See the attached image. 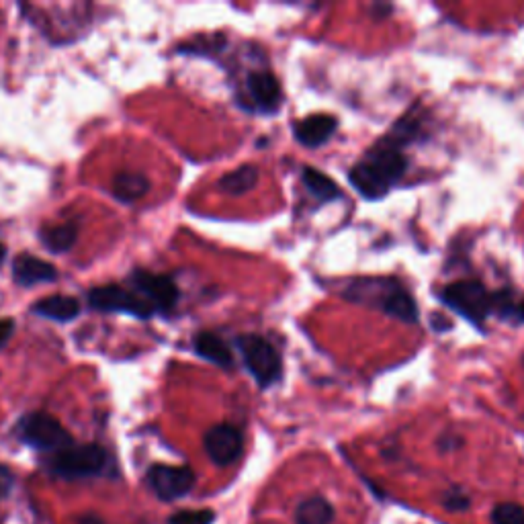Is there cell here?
<instances>
[{
	"label": "cell",
	"mask_w": 524,
	"mask_h": 524,
	"mask_svg": "<svg viewBox=\"0 0 524 524\" xmlns=\"http://www.w3.org/2000/svg\"><path fill=\"white\" fill-rule=\"evenodd\" d=\"M406 170L408 158L404 148L383 138L351 168L348 181L365 199H381L402 181Z\"/></svg>",
	"instance_id": "cell-1"
},
{
	"label": "cell",
	"mask_w": 524,
	"mask_h": 524,
	"mask_svg": "<svg viewBox=\"0 0 524 524\" xmlns=\"http://www.w3.org/2000/svg\"><path fill=\"white\" fill-rule=\"evenodd\" d=\"M344 297L355 303L379 308L383 314L400 322H418V305L398 279H357L348 285V289H344Z\"/></svg>",
	"instance_id": "cell-2"
},
{
	"label": "cell",
	"mask_w": 524,
	"mask_h": 524,
	"mask_svg": "<svg viewBox=\"0 0 524 524\" xmlns=\"http://www.w3.org/2000/svg\"><path fill=\"white\" fill-rule=\"evenodd\" d=\"M113 459L101 445H70L60 453L50 455L46 469L50 475L66 482H80V479L101 477L111 471Z\"/></svg>",
	"instance_id": "cell-3"
},
{
	"label": "cell",
	"mask_w": 524,
	"mask_h": 524,
	"mask_svg": "<svg viewBox=\"0 0 524 524\" xmlns=\"http://www.w3.org/2000/svg\"><path fill=\"white\" fill-rule=\"evenodd\" d=\"M236 346L248 373L260 387H271L281 379L283 359L271 340L258 334H240Z\"/></svg>",
	"instance_id": "cell-4"
},
{
	"label": "cell",
	"mask_w": 524,
	"mask_h": 524,
	"mask_svg": "<svg viewBox=\"0 0 524 524\" xmlns=\"http://www.w3.org/2000/svg\"><path fill=\"white\" fill-rule=\"evenodd\" d=\"M441 301L469 320L473 326L482 328L484 322L492 316V293L486 289L482 281L475 279H461L455 281L441 291Z\"/></svg>",
	"instance_id": "cell-5"
},
{
	"label": "cell",
	"mask_w": 524,
	"mask_h": 524,
	"mask_svg": "<svg viewBox=\"0 0 524 524\" xmlns=\"http://www.w3.org/2000/svg\"><path fill=\"white\" fill-rule=\"evenodd\" d=\"M19 441L33 447L41 453H60L66 447L74 445L70 432L50 414L46 412H31L25 414L15 428Z\"/></svg>",
	"instance_id": "cell-6"
},
{
	"label": "cell",
	"mask_w": 524,
	"mask_h": 524,
	"mask_svg": "<svg viewBox=\"0 0 524 524\" xmlns=\"http://www.w3.org/2000/svg\"><path fill=\"white\" fill-rule=\"evenodd\" d=\"M89 305L93 310L103 314H127L138 320H150L152 316H156L154 308L146 299H142L127 285H117V283L93 287L89 291Z\"/></svg>",
	"instance_id": "cell-7"
},
{
	"label": "cell",
	"mask_w": 524,
	"mask_h": 524,
	"mask_svg": "<svg viewBox=\"0 0 524 524\" xmlns=\"http://www.w3.org/2000/svg\"><path fill=\"white\" fill-rule=\"evenodd\" d=\"M127 287L134 289L142 299H146L156 314H166L177 308L181 291L170 277L156 275L146 269L131 271L127 277Z\"/></svg>",
	"instance_id": "cell-8"
},
{
	"label": "cell",
	"mask_w": 524,
	"mask_h": 524,
	"mask_svg": "<svg viewBox=\"0 0 524 524\" xmlns=\"http://www.w3.org/2000/svg\"><path fill=\"white\" fill-rule=\"evenodd\" d=\"M195 471L187 465H154L148 471V486L162 502L185 498L195 488Z\"/></svg>",
	"instance_id": "cell-9"
},
{
	"label": "cell",
	"mask_w": 524,
	"mask_h": 524,
	"mask_svg": "<svg viewBox=\"0 0 524 524\" xmlns=\"http://www.w3.org/2000/svg\"><path fill=\"white\" fill-rule=\"evenodd\" d=\"M244 95L248 99V109L273 115L283 103V91L277 76L269 70H254L246 74Z\"/></svg>",
	"instance_id": "cell-10"
},
{
	"label": "cell",
	"mask_w": 524,
	"mask_h": 524,
	"mask_svg": "<svg viewBox=\"0 0 524 524\" xmlns=\"http://www.w3.org/2000/svg\"><path fill=\"white\" fill-rule=\"evenodd\" d=\"M203 447L217 467H228L242 457L244 434L232 424H215L205 432Z\"/></svg>",
	"instance_id": "cell-11"
},
{
	"label": "cell",
	"mask_w": 524,
	"mask_h": 524,
	"mask_svg": "<svg viewBox=\"0 0 524 524\" xmlns=\"http://www.w3.org/2000/svg\"><path fill=\"white\" fill-rule=\"evenodd\" d=\"M338 119L328 113H312L293 125L295 140L305 148H320L336 134Z\"/></svg>",
	"instance_id": "cell-12"
},
{
	"label": "cell",
	"mask_w": 524,
	"mask_h": 524,
	"mask_svg": "<svg viewBox=\"0 0 524 524\" xmlns=\"http://www.w3.org/2000/svg\"><path fill=\"white\" fill-rule=\"evenodd\" d=\"M13 279L21 287L54 283L58 279V269L52 265V262H46L31 254H21L13 262Z\"/></svg>",
	"instance_id": "cell-13"
},
{
	"label": "cell",
	"mask_w": 524,
	"mask_h": 524,
	"mask_svg": "<svg viewBox=\"0 0 524 524\" xmlns=\"http://www.w3.org/2000/svg\"><path fill=\"white\" fill-rule=\"evenodd\" d=\"M80 312H82L80 301L76 297H70V295L43 297V299H39L31 305V314H35L39 318H46V320L60 322V324L76 320L80 316Z\"/></svg>",
	"instance_id": "cell-14"
},
{
	"label": "cell",
	"mask_w": 524,
	"mask_h": 524,
	"mask_svg": "<svg viewBox=\"0 0 524 524\" xmlns=\"http://www.w3.org/2000/svg\"><path fill=\"white\" fill-rule=\"evenodd\" d=\"M193 348L201 359H205V361H209L217 367H222V369L234 367V353H232L230 344L222 336H217L215 332L203 330V332L195 334Z\"/></svg>",
	"instance_id": "cell-15"
},
{
	"label": "cell",
	"mask_w": 524,
	"mask_h": 524,
	"mask_svg": "<svg viewBox=\"0 0 524 524\" xmlns=\"http://www.w3.org/2000/svg\"><path fill=\"white\" fill-rule=\"evenodd\" d=\"M301 183H303L305 189H308V193L320 203H330V201H336V199L342 197L340 187L328 177V174H324V172H320L312 166L303 168Z\"/></svg>",
	"instance_id": "cell-16"
},
{
	"label": "cell",
	"mask_w": 524,
	"mask_h": 524,
	"mask_svg": "<svg viewBox=\"0 0 524 524\" xmlns=\"http://www.w3.org/2000/svg\"><path fill=\"white\" fill-rule=\"evenodd\" d=\"M150 191L148 177L140 172H119L113 179V195L121 203H136Z\"/></svg>",
	"instance_id": "cell-17"
},
{
	"label": "cell",
	"mask_w": 524,
	"mask_h": 524,
	"mask_svg": "<svg viewBox=\"0 0 524 524\" xmlns=\"http://www.w3.org/2000/svg\"><path fill=\"white\" fill-rule=\"evenodd\" d=\"M492 314H498L510 324H524V295H516L512 289L494 291Z\"/></svg>",
	"instance_id": "cell-18"
},
{
	"label": "cell",
	"mask_w": 524,
	"mask_h": 524,
	"mask_svg": "<svg viewBox=\"0 0 524 524\" xmlns=\"http://www.w3.org/2000/svg\"><path fill=\"white\" fill-rule=\"evenodd\" d=\"M258 168L254 164H242L240 168L224 174V177L220 179V189L226 193V195H232V197H240V195H246L248 191H252L258 183Z\"/></svg>",
	"instance_id": "cell-19"
},
{
	"label": "cell",
	"mask_w": 524,
	"mask_h": 524,
	"mask_svg": "<svg viewBox=\"0 0 524 524\" xmlns=\"http://www.w3.org/2000/svg\"><path fill=\"white\" fill-rule=\"evenodd\" d=\"M334 508L326 498L314 496L303 500L295 508V522L297 524H332Z\"/></svg>",
	"instance_id": "cell-20"
},
{
	"label": "cell",
	"mask_w": 524,
	"mask_h": 524,
	"mask_svg": "<svg viewBox=\"0 0 524 524\" xmlns=\"http://www.w3.org/2000/svg\"><path fill=\"white\" fill-rule=\"evenodd\" d=\"M39 240L50 252L62 254L76 244L78 224H62V226H54V228H43L39 232Z\"/></svg>",
	"instance_id": "cell-21"
},
{
	"label": "cell",
	"mask_w": 524,
	"mask_h": 524,
	"mask_svg": "<svg viewBox=\"0 0 524 524\" xmlns=\"http://www.w3.org/2000/svg\"><path fill=\"white\" fill-rule=\"evenodd\" d=\"M494 524H524V506L514 502H502L492 510Z\"/></svg>",
	"instance_id": "cell-22"
},
{
	"label": "cell",
	"mask_w": 524,
	"mask_h": 524,
	"mask_svg": "<svg viewBox=\"0 0 524 524\" xmlns=\"http://www.w3.org/2000/svg\"><path fill=\"white\" fill-rule=\"evenodd\" d=\"M215 512L213 510H181L174 512L168 524H213Z\"/></svg>",
	"instance_id": "cell-23"
},
{
	"label": "cell",
	"mask_w": 524,
	"mask_h": 524,
	"mask_svg": "<svg viewBox=\"0 0 524 524\" xmlns=\"http://www.w3.org/2000/svg\"><path fill=\"white\" fill-rule=\"evenodd\" d=\"M15 488V473L5 467V465H0V500H5Z\"/></svg>",
	"instance_id": "cell-24"
},
{
	"label": "cell",
	"mask_w": 524,
	"mask_h": 524,
	"mask_svg": "<svg viewBox=\"0 0 524 524\" xmlns=\"http://www.w3.org/2000/svg\"><path fill=\"white\" fill-rule=\"evenodd\" d=\"M443 504L451 512H461V510L469 508V498L465 494H459V492H447Z\"/></svg>",
	"instance_id": "cell-25"
},
{
	"label": "cell",
	"mask_w": 524,
	"mask_h": 524,
	"mask_svg": "<svg viewBox=\"0 0 524 524\" xmlns=\"http://www.w3.org/2000/svg\"><path fill=\"white\" fill-rule=\"evenodd\" d=\"M13 336H15V320L0 318V348H5Z\"/></svg>",
	"instance_id": "cell-26"
},
{
	"label": "cell",
	"mask_w": 524,
	"mask_h": 524,
	"mask_svg": "<svg viewBox=\"0 0 524 524\" xmlns=\"http://www.w3.org/2000/svg\"><path fill=\"white\" fill-rule=\"evenodd\" d=\"M463 445V441L461 439H455V436H443V439L439 441V447L443 449V451H453V449H457V447H461Z\"/></svg>",
	"instance_id": "cell-27"
},
{
	"label": "cell",
	"mask_w": 524,
	"mask_h": 524,
	"mask_svg": "<svg viewBox=\"0 0 524 524\" xmlns=\"http://www.w3.org/2000/svg\"><path fill=\"white\" fill-rule=\"evenodd\" d=\"M78 524H103V520L97 518V516H82V520Z\"/></svg>",
	"instance_id": "cell-28"
},
{
	"label": "cell",
	"mask_w": 524,
	"mask_h": 524,
	"mask_svg": "<svg viewBox=\"0 0 524 524\" xmlns=\"http://www.w3.org/2000/svg\"><path fill=\"white\" fill-rule=\"evenodd\" d=\"M5 260H7V246L0 242V267H3Z\"/></svg>",
	"instance_id": "cell-29"
}]
</instances>
